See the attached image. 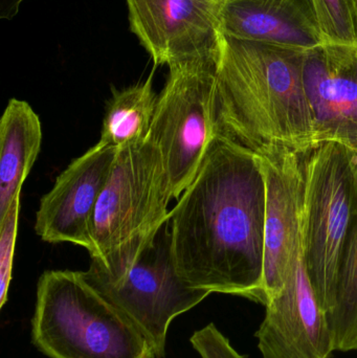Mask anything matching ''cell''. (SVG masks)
Wrapping results in <instances>:
<instances>
[{"label":"cell","instance_id":"cell-1","mask_svg":"<svg viewBox=\"0 0 357 358\" xmlns=\"http://www.w3.org/2000/svg\"><path fill=\"white\" fill-rule=\"evenodd\" d=\"M265 217L259 159L218 134L171 210L172 252L180 278L195 289L265 306Z\"/></svg>","mask_w":357,"mask_h":358},{"label":"cell","instance_id":"cell-2","mask_svg":"<svg viewBox=\"0 0 357 358\" xmlns=\"http://www.w3.org/2000/svg\"><path fill=\"white\" fill-rule=\"evenodd\" d=\"M304 52L222 34L216 107L219 134L256 155L316 148Z\"/></svg>","mask_w":357,"mask_h":358},{"label":"cell","instance_id":"cell-3","mask_svg":"<svg viewBox=\"0 0 357 358\" xmlns=\"http://www.w3.org/2000/svg\"><path fill=\"white\" fill-rule=\"evenodd\" d=\"M31 342L48 358H157L140 328L82 271L42 273Z\"/></svg>","mask_w":357,"mask_h":358},{"label":"cell","instance_id":"cell-4","mask_svg":"<svg viewBox=\"0 0 357 358\" xmlns=\"http://www.w3.org/2000/svg\"><path fill=\"white\" fill-rule=\"evenodd\" d=\"M86 280L150 341L157 358L166 355L172 322L210 296L180 278L171 246L170 220L104 257L92 258Z\"/></svg>","mask_w":357,"mask_h":358},{"label":"cell","instance_id":"cell-5","mask_svg":"<svg viewBox=\"0 0 357 358\" xmlns=\"http://www.w3.org/2000/svg\"><path fill=\"white\" fill-rule=\"evenodd\" d=\"M302 169L304 259L314 294L329 313L357 210V152L323 143L302 157Z\"/></svg>","mask_w":357,"mask_h":358},{"label":"cell","instance_id":"cell-6","mask_svg":"<svg viewBox=\"0 0 357 358\" xmlns=\"http://www.w3.org/2000/svg\"><path fill=\"white\" fill-rule=\"evenodd\" d=\"M219 56L170 66L146 140L163 157L173 198L191 185L218 136L216 81Z\"/></svg>","mask_w":357,"mask_h":358},{"label":"cell","instance_id":"cell-7","mask_svg":"<svg viewBox=\"0 0 357 358\" xmlns=\"http://www.w3.org/2000/svg\"><path fill=\"white\" fill-rule=\"evenodd\" d=\"M169 178L159 149L148 140L117 150L90 223L94 257H104L171 218Z\"/></svg>","mask_w":357,"mask_h":358},{"label":"cell","instance_id":"cell-8","mask_svg":"<svg viewBox=\"0 0 357 358\" xmlns=\"http://www.w3.org/2000/svg\"><path fill=\"white\" fill-rule=\"evenodd\" d=\"M130 29L155 65L216 58L224 0H126Z\"/></svg>","mask_w":357,"mask_h":358},{"label":"cell","instance_id":"cell-9","mask_svg":"<svg viewBox=\"0 0 357 358\" xmlns=\"http://www.w3.org/2000/svg\"><path fill=\"white\" fill-rule=\"evenodd\" d=\"M265 308L255 334L262 357L329 358L335 352L328 313L310 283L304 244L284 287Z\"/></svg>","mask_w":357,"mask_h":358},{"label":"cell","instance_id":"cell-10","mask_svg":"<svg viewBox=\"0 0 357 358\" xmlns=\"http://www.w3.org/2000/svg\"><path fill=\"white\" fill-rule=\"evenodd\" d=\"M257 157L266 187L263 284L268 304L284 287L303 248V155L283 150Z\"/></svg>","mask_w":357,"mask_h":358},{"label":"cell","instance_id":"cell-11","mask_svg":"<svg viewBox=\"0 0 357 358\" xmlns=\"http://www.w3.org/2000/svg\"><path fill=\"white\" fill-rule=\"evenodd\" d=\"M303 78L316 147L335 142L357 152V44L306 50Z\"/></svg>","mask_w":357,"mask_h":358},{"label":"cell","instance_id":"cell-12","mask_svg":"<svg viewBox=\"0 0 357 358\" xmlns=\"http://www.w3.org/2000/svg\"><path fill=\"white\" fill-rule=\"evenodd\" d=\"M117 153L98 143L57 178L36 214L35 231L43 241L69 242L89 252L90 223Z\"/></svg>","mask_w":357,"mask_h":358},{"label":"cell","instance_id":"cell-13","mask_svg":"<svg viewBox=\"0 0 357 358\" xmlns=\"http://www.w3.org/2000/svg\"><path fill=\"white\" fill-rule=\"evenodd\" d=\"M224 35L306 50L325 43L312 0H224Z\"/></svg>","mask_w":357,"mask_h":358},{"label":"cell","instance_id":"cell-14","mask_svg":"<svg viewBox=\"0 0 357 358\" xmlns=\"http://www.w3.org/2000/svg\"><path fill=\"white\" fill-rule=\"evenodd\" d=\"M41 142L39 117L29 103L10 99L0 121V220L20 196Z\"/></svg>","mask_w":357,"mask_h":358},{"label":"cell","instance_id":"cell-15","mask_svg":"<svg viewBox=\"0 0 357 358\" xmlns=\"http://www.w3.org/2000/svg\"><path fill=\"white\" fill-rule=\"evenodd\" d=\"M157 99L153 73L144 83L115 92L107 107L99 144L119 150L146 140Z\"/></svg>","mask_w":357,"mask_h":358},{"label":"cell","instance_id":"cell-16","mask_svg":"<svg viewBox=\"0 0 357 358\" xmlns=\"http://www.w3.org/2000/svg\"><path fill=\"white\" fill-rule=\"evenodd\" d=\"M335 351H357V210L344 248L328 313Z\"/></svg>","mask_w":357,"mask_h":358},{"label":"cell","instance_id":"cell-17","mask_svg":"<svg viewBox=\"0 0 357 358\" xmlns=\"http://www.w3.org/2000/svg\"><path fill=\"white\" fill-rule=\"evenodd\" d=\"M325 43L357 44V0H312Z\"/></svg>","mask_w":357,"mask_h":358},{"label":"cell","instance_id":"cell-18","mask_svg":"<svg viewBox=\"0 0 357 358\" xmlns=\"http://www.w3.org/2000/svg\"><path fill=\"white\" fill-rule=\"evenodd\" d=\"M19 208L20 196L15 198L6 216L0 220V308H3L8 302L18 229Z\"/></svg>","mask_w":357,"mask_h":358},{"label":"cell","instance_id":"cell-19","mask_svg":"<svg viewBox=\"0 0 357 358\" xmlns=\"http://www.w3.org/2000/svg\"><path fill=\"white\" fill-rule=\"evenodd\" d=\"M190 343L201 358H247L233 348L228 338L213 323L195 331Z\"/></svg>","mask_w":357,"mask_h":358},{"label":"cell","instance_id":"cell-20","mask_svg":"<svg viewBox=\"0 0 357 358\" xmlns=\"http://www.w3.org/2000/svg\"><path fill=\"white\" fill-rule=\"evenodd\" d=\"M23 1L25 0H0V19L14 18Z\"/></svg>","mask_w":357,"mask_h":358}]
</instances>
